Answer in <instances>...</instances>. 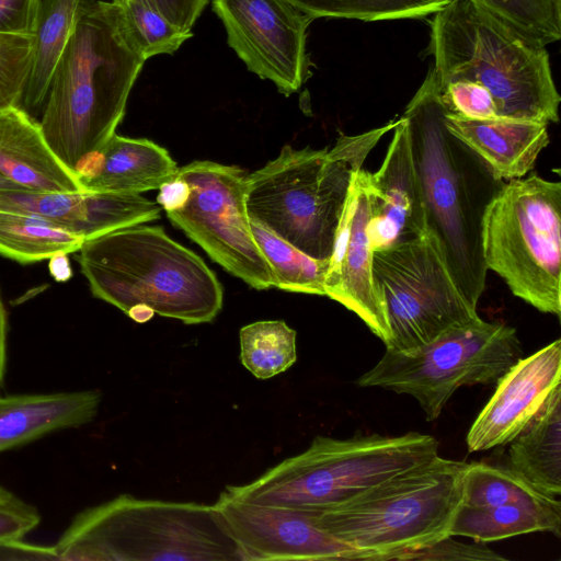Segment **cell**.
Segmentation results:
<instances>
[{
  "label": "cell",
  "instance_id": "35",
  "mask_svg": "<svg viewBox=\"0 0 561 561\" xmlns=\"http://www.w3.org/2000/svg\"><path fill=\"white\" fill-rule=\"evenodd\" d=\"M399 561H447V560H485L502 561L506 560L503 556L484 545V542L474 541L473 543L459 542L447 536L432 545L424 546L414 550L405 551L396 557Z\"/></svg>",
  "mask_w": 561,
  "mask_h": 561
},
{
  "label": "cell",
  "instance_id": "28",
  "mask_svg": "<svg viewBox=\"0 0 561 561\" xmlns=\"http://www.w3.org/2000/svg\"><path fill=\"white\" fill-rule=\"evenodd\" d=\"M549 497L510 468L484 462H470L462 477V504L470 507H493L506 504H540L558 502Z\"/></svg>",
  "mask_w": 561,
  "mask_h": 561
},
{
  "label": "cell",
  "instance_id": "29",
  "mask_svg": "<svg viewBox=\"0 0 561 561\" xmlns=\"http://www.w3.org/2000/svg\"><path fill=\"white\" fill-rule=\"evenodd\" d=\"M240 360L259 379L272 378L297 359L296 331L280 320L256 321L240 329Z\"/></svg>",
  "mask_w": 561,
  "mask_h": 561
},
{
  "label": "cell",
  "instance_id": "9",
  "mask_svg": "<svg viewBox=\"0 0 561 561\" xmlns=\"http://www.w3.org/2000/svg\"><path fill=\"white\" fill-rule=\"evenodd\" d=\"M482 253L514 296L560 317V181L533 173L505 182L483 216Z\"/></svg>",
  "mask_w": 561,
  "mask_h": 561
},
{
  "label": "cell",
  "instance_id": "5",
  "mask_svg": "<svg viewBox=\"0 0 561 561\" xmlns=\"http://www.w3.org/2000/svg\"><path fill=\"white\" fill-rule=\"evenodd\" d=\"M430 54L438 85L476 82L499 117L557 123L561 96L546 47L530 44L472 0H453L431 21Z\"/></svg>",
  "mask_w": 561,
  "mask_h": 561
},
{
  "label": "cell",
  "instance_id": "17",
  "mask_svg": "<svg viewBox=\"0 0 561 561\" xmlns=\"http://www.w3.org/2000/svg\"><path fill=\"white\" fill-rule=\"evenodd\" d=\"M380 168L368 172L373 251L408 242L428 232L423 194L413 161L410 130L401 116Z\"/></svg>",
  "mask_w": 561,
  "mask_h": 561
},
{
  "label": "cell",
  "instance_id": "12",
  "mask_svg": "<svg viewBox=\"0 0 561 561\" xmlns=\"http://www.w3.org/2000/svg\"><path fill=\"white\" fill-rule=\"evenodd\" d=\"M373 274L390 337L386 350L409 352L479 318L446 264L437 238L425 236L373 253Z\"/></svg>",
  "mask_w": 561,
  "mask_h": 561
},
{
  "label": "cell",
  "instance_id": "14",
  "mask_svg": "<svg viewBox=\"0 0 561 561\" xmlns=\"http://www.w3.org/2000/svg\"><path fill=\"white\" fill-rule=\"evenodd\" d=\"M242 560H356L317 522L314 510L262 505L221 492L214 504Z\"/></svg>",
  "mask_w": 561,
  "mask_h": 561
},
{
  "label": "cell",
  "instance_id": "27",
  "mask_svg": "<svg viewBox=\"0 0 561 561\" xmlns=\"http://www.w3.org/2000/svg\"><path fill=\"white\" fill-rule=\"evenodd\" d=\"M250 227L271 267L274 287L325 296L324 279L329 260H318L305 254L254 220L250 219Z\"/></svg>",
  "mask_w": 561,
  "mask_h": 561
},
{
  "label": "cell",
  "instance_id": "7",
  "mask_svg": "<svg viewBox=\"0 0 561 561\" xmlns=\"http://www.w3.org/2000/svg\"><path fill=\"white\" fill-rule=\"evenodd\" d=\"M467 462L436 456L335 506L319 526L357 551L356 560H394L447 536L462 504Z\"/></svg>",
  "mask_w": 561,
  "mask_h": 561
},
{
  "label": "cell",
  "instance_id": "31",
  "mask_svg": "<svg viewBox=\"0 0 561 561\" xmlns=\"http://www.w3.org/2000/svg\"><path fill=\"white\" fill-rule=\"evenodd\" d=\"M312 20L318 18L383 21L435 14L453 0H289Z\"/></svg>",
  "mask_w": 561,
  "mask_h": 561
},
{
  "label": "cell",
  "instance_id": "16",
  "mask_svg": "<svg viewBox=\"0 0 561 561\" xmlns=\"http://www.w3.org/2000/svg\"><path fill=\"white\" fill-rule=\"evenodd\" d=\"M561 383V340L519 358L496 381L493 396L467 434L468 451L510 444L535 419Z\"/></svg>",
  "mask_w": 561,
  "mask_h": 561
},
{
  "label": "cell",
  "instance_id": "10",
  "mask_svg": "<svg viewBox=\"0 0 561 561\" xmlns=\"http://www.w3.org/2000/svg\"><path fill=\"white\" fill-rule=\"evenodd\" d=\"M522 355L513 327L479 317L447 330L419 348L386 350L380 360L356 382L359 387L409 394L419 402L426 420L434 421L457 389L496 382Z\"/></svg>",
  "mask_w": 561,
  "mask_h": 561
},
{
  "label": "cell",
  "instance_id": "30",
  "mask_svg": "<svg viewBox=\"0 0 561 561\" xmlns=\"http://www.w3.org/2000/svg\"><path fill=\"white\" fill-rule=\"evenodd\" d=\"M526 42L546 47L561 38V0H472Z\"/></svg>",
  "mask_w": 561,
  "mask_h": 561
},
{
  "label": "cell",
  "instance_id": "22",
  "mask_svg": "<svg viewBox=\"0 0 561 561\" xmlns=\"http://www.w3.org/2000/svg\"><path fill=\"white\" fill-rule=\"evenodd\" d=\"M101 400L99 390L0 394V453L92 422Z\"/></svg>",
  "mask_w": 561,
  "mask_h": 561
},
{
  "label": "cell",
  "instance_id": "41",
  "mask_svg": "<svg viewBox=\"0 0 561 561\" xmlns=\"http://www.w3.org/2000/svg\"><path fill=\"white\" fill-rule=\"evenodd\" d=\"M8 351V320L7 312L0 295V391L4 383Z\"/></svg>",
  "mask_w": 561,
  "mask_h": 561
},
{
  "label": "cell",
  "instance_id": "4",
  "mask_svg": "<svg viewBox=\"0 0 561 561\" xmlns=\"http://www.w3.org/2000/svg\"><path fill=\"white\" fill-rule=\"evenodd\" d=\"M396 124L341 135L331 149L285 145L275 159L247 175L249 218L305 254L329 260L352 175Z\"/></svg>",
  "mask_w": 561,
  "mask_h": 561
},
{
  "label": "cell",
  "instance_id": "2",
  "mask_svg": "<svg viewBox=\"0 0 561 561\" xmlns=\"http://www.w3.org/2000/svg\"><path fill=\"white\" fill-rule=\"evenodd\" d=\"M433 66L403 112L419 176L428 231L438 240L448 270L477 308L485 287L482 220L505 181L454 136Z\"/></svg>",
  "mask_w": 561,
  "mask_h": 561
},
{
  "label": "cell",
  "instance_id": "3",
  "mask_svg": "<svg viewBox=\"0 0 561 561\" xmlns=\"http://www.w3.org/2000/svg\"><path fill=\"white\" fill-rule=\"evenodd\" d=\"M77 252L93 296L136 322L157 313L186 324L207 323L222 308L216 274L159 226L119 228L84 240Z\"/></svg>",
  "mask_w": 561,
  "mask_h": 561
},
{
  "label": "cell",
  "instance_id": "1",
  "mask_svg": "<svg viewBox=\"0 0 561 561\" xmlns=\"http://www.w3.org/2000/svg\"><path fill=\"white\" fill-rule=\"evenodd\" d=\"M145 61L113 1L98 0L78 22L39 121L49 147L75 174L115 134Z\"/></svg>",
  "mask_w": 561,
  "mask_h": 561
},
{
  "label": "cell",
  "instance_id": "15",
  "mask_svg": "<svg viewBox=\"0 0 561 561\" xmlns=\"http://www.w3.org/2000/svg\"><path fill=\"white\" fill-rule=\"evenodd\" d=\"M369 218L368 172L360 168L352 175L329 259L324 293L354 312L386 345L390 330L373 274L374 251L367 231Z\"/></svg>",
  "mask_w": 561,
  "mask_h": 561
},
{
  "label": "cell",
  "instance_id": "33",
  "mask_svg": "<svg viewBox=\"0 0 561 561\" xmlns=\"http://www.w3.org/2000/svg\"><path fill=\"white\" fill-rule=\"evenodd\" d=\"M34 37L0 34V111L20 106L33 62Z\"/></svg>",
  "mask_w": 561,
  "mask_h": 561
},
{
  "label": "cell",
  "instance_id": "37",
  "mask_svg": "<svg viewBox=\"0 0 561 561\" xmlns=\"http://www.w3.org/2000/svg\"><path fill=\"white\" fill-rule=\"evenodd\" d=\"M43 0H0V34L34 36Z\"/></svg>",
  "mask_w": 561,
  "mask_h": 561
},
{
  "label": "cell",
  "instance_id": "40",
  "mask_svg": "<svg viewBox=\"0 0 561 561\" xmlns=\"http://www.w3.org/2000/svg\"><path fill=\"white\" fill-rule=\"evenodd\" d=\"M48 260L49 274L56 282H67L72 277V268L67 253H57Z\"/></svg>",
  "mask_w": 561,
  "mask_h": 561
},
{
  "label": "cell",
  "instance_id": "34",
  "mask_svg": "<svg viewBox=\"0 0 561 561\" xmlns=\"http://www.w3.org/2000/svg\"><path fill=\"white\" fill-rule=\"evenodd\" d=\"M438 88L440 103L446 114L469 119L497 117L494 100L481 84L457 80Z\"/></svg>",
  "mask_w": 561,
  "mask_h": 561
},
{
  "label": "cell",
  "instance_id": "26",
  "mask_svg": "<svg viewBox=\"0 0 561 561\" xmlns=\"http://www.w3.org/2000/svg\"><path fill=\"white\" fill-rule=\"evenodd\" d=\"M84 239L37 215L0 210V255L21 264L73 253Z\"/></svg>",
  "mask_w": 561,
  "mask_h": 561
},
{
  "label": "cell",
  "instance_id": "13",
  "mask_svg": "<svg viewBox=\"0 0 561 561\" xmlns=\"http://www.w3.org/2000/svg\"><path fill=\"white\" fill-rule=\"evenodd\" d=\"M229 46L247 68L289 95L308 77L307 30L312 19L289 0H211Z\"/></svg>",
  "mask_w": 561,
  "mask_h": 561
},
{
  "label": "cell",
  "instance_id": "6",
  "mask_svg": "<svg viewBox=\"0 0 561 561\" xmlns=\"http://www.w3.org/2000/svg\"><path fill=\"white\" fill-rule=\"evenodd\" d=\"M54 549L61 561L242 560L214 505L129 494L78 513Z\"/></svg>",
  "mask_w": 561,
  "mask_h": 561
},
{
  "label": "cell",
  "instance_id": "20",
  "mask_svg": "<svg viewBox=\"0 0 561 561\" xmlns=\"http://www.w3.org/2000/svg\"><path fill=\"white\" fill-rule=\"evenodd\" d=\"M0 174L22 188L83 192L49 147L39 122L21 106L0 111Z\"/></svg>",
  "mask_w": 561,
  "mask_h": 561
},
{
  "label": "cell",
  "instance_id": "32",
  "mask_svg": "<svg viewBox=\"0 0 561 561\" xmlns=\"http://www.w3.org/2000/svg\"><path fill=\"white\" fill-rule=\"evenodd\" d=\"M121 10L127 30L145 60L173 54L192 33L175 27L153 0H112Z\"/></svg>",
  "mask_w": 561,
  "mask_h": 561
},
{
  "label": "cell",
  "instance_id": "25",
  "mask_svg": "<svg viewBox=\"0 0 561 561\" xmlns=\"http://www.w3.org/2000/svg\"><path fill=\"white\" fill-rule=\"evenodd\" d=\"M561 535V503L506 504L470 507L461 504L454 517L449 536L490 542L530 533Z\"/></svg>",
  "mask_w": 561,
  "mask_h": 561
},
{
  "label": "cell",
  "instance_id": "42",
  "mask_svg": "<svg viewBox=\"0 0 561 561\" xmlns=\"http://www.w3.org/2000/svg\"><path fill=\"white\" fill-rule=\"evenodd\" d=\"M22 188L0 174V190Z\"/></svg>",
  "mask_w": 561,
  "mask_h": 561
},
{
  "label": "cell",
  "instance_id": "24",
  "mask_svg": "<svg viewBox=\"0 0 561 561\" xmlns=\"http://www.w3.org/2000/svg\"><path fill=\"white\" fill-rule=\"evenodd\" d=\"M96 1H42L32 69L20 104L34 118L43 112L54 70L78 22Z\"/></svg>",
  "mask_w": 561,
  "mask_h": 561
},
{
  "label": "cell",
  "instance_id": "11",
  "mask_svg": "<svg viewBox=\"0 0 561 561\" xmlns=\"http://www.w3.org/2000/svg\"><path fill=\"white\" fill-rule=\"evenodd\" d=\"M245 187L247 174L239 167L198 160L178 169L159 188L157 203L211 260L263 290L274 280L251 232Z\"/></svg>",
  "mask_w": 561,
  "mask_h": 561
},
{
  "label": "cell",
  "instance_id": "39",
  "mask_svg": "<svg viewBox=\"0 0 561 561\" xmlns=\"http://www.w3.org/2000/svg\"><path fill=\"white\" fill-rule=\"evenodd\" d=\"M0 560H58L54 546L24 542L23 539L0 542Z\"/></svg>",
  "mask_w": 561,
  "mask_h": 561
},
{
  "label": "cell",
  "instance_id": "21",
  "mask_svg": "<svg viewBox=\"0 0 561 561\" xmlns=\"http://www.w3.org/2000/svg\"><path fill=\"white\" fill-rule=\"evenodd\" d=\"M446 128L500 180L525 176L548 146V124L504 117L469 119L445 114Z\"/></svg>",
  "mask_w": 561,
  "mask_h": 561
},
{
  "label": "cell",
  "instance_id": "38",
  "mask_svg": "<svg viewBox=\"0 0 561 561\" xmlns=\"http://www.w3.org/2000/svg\"><path fill=\"white\" fill-rule=\"evenodd\" d=\"M162 14L180 31L192 33L208 0H153Z\"/></svg>",
  "mask_w": 561,
  "mask_h": 561
},
{
  "label": "cell",
  "instance_id": "8",
  "mask_svg": "<svg viewBox=\"0 0 561 561\" xmlns=\"http://www.w3.org/2000/svg\"><path fill=\"white\" fill-rule=\"evenodd\" d=\"M438 455L431 435L317 436L302 453L267 469L244 485H228L227 495L262 505L323 511Z\"/></svg>",
  "mask_w": 561,
  "mask_h": 561
},
{
  "label": "cell",
  "instance_id": "19",
  "mask_svg": "<svg viewBox=\"0 0 561 561\" xmlns=\"http://www.w3.org/2000/svg\"><path fill=\"white\" fill-rule=\"evenodd\" d=\"M178 169L169 152L156 142L114 134L76 175L85 192L140 194L159 190Z\"/></svg>",
  "mask_w": 561,
  "mask_h": 561
},
{
  "label": "cell",
  "instance_id": "23",
  "mask_svg": "<svg viewBox=\"0 0 561 561\" xmlns=\"http://www.w3.org/2000/svg\"><path fill=\"white\" fill-rule=\"evenodd\" d=\"M508 468L540 493L561 494V383L511 443Z\"/></svg>",
  "mask_w": 561,
  "mask_h": 561
},
{
  "label": "cell",
  "instance_id": "36",
  "mask_svg": "<svg viewBox=\"0 0 561 561\" xmlns=\"http://www.w3.org/2000/svg\"><path fill=\"white\" fill-rule=\"evenodd\" d=\"M41 522L37 508L0 485V542L23 539Z\"/></svg>",
  "mask_w": 561,
  "mask_h": 561
},
{
  "label": "cell",
  "instance_id": "18",
  "mask_svg": "<svg viewBox=\"0 0 561 561\" xmlns=\"http://www.w3.org/2000/svg\"><path fill=\"white\" fill-rule=\"evenodd\" d=\"M161 209L140 194L0 190V210L37 215L84 240L156 220Z\"/></svg>",
  "mask_w": 561,
  "mask_h": 561
}]
</instances>
